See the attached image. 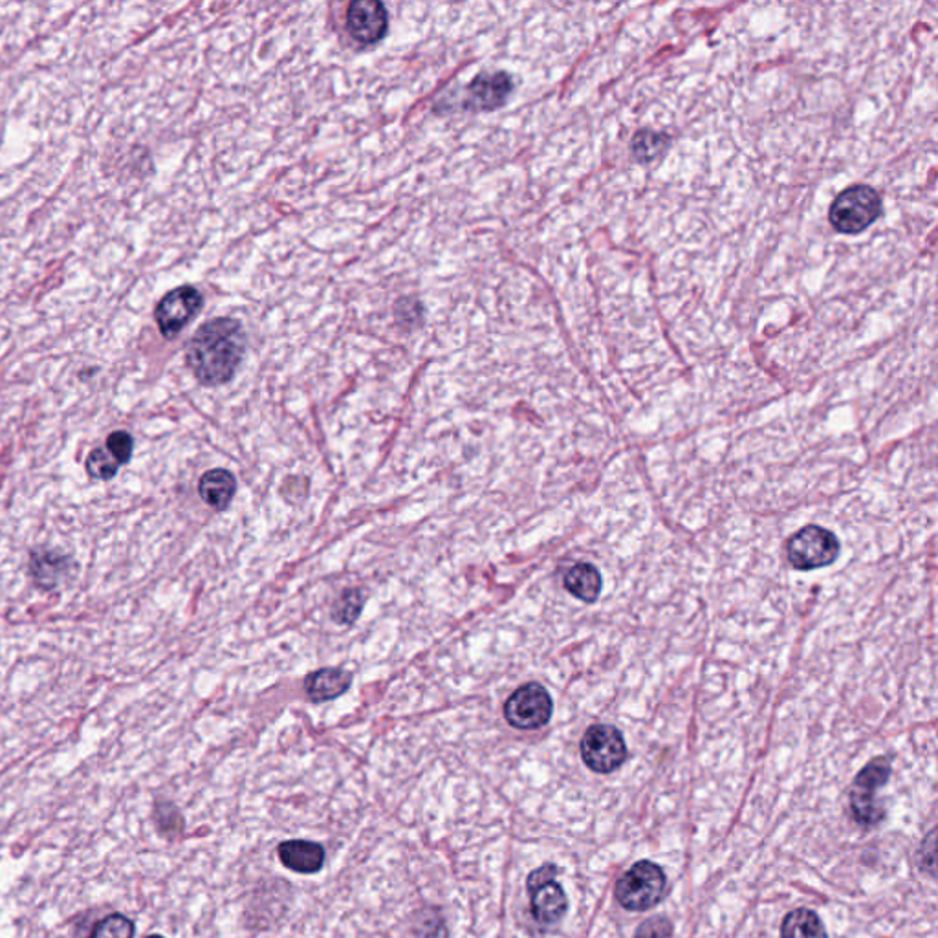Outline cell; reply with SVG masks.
<instances>
[{
	"instance_id": "cell-1",
	"label": "cell",
	"mask_w": 938,
	"mask_h": 938,
	"mask_svg": "<svg viewBox=\"0 0 938 938\" xmlns=\"http://www.w3.org/2000/svg\"><path fill=\"white\" fill-rule=\"evenodd\" d=\"M245 352V333L239 321H208L192 336L187 362L200 384L222 385L234 378Z\"/></svg>"
},
{
	"instance_id": "cell-2",
	"label": "cell",
	"mask_w": 938,
	"mask_h": 938,
	"mask_svg": "<svg viewBox=\"0 0 938 938\" xmlns=\"http://www.w3.org/2000/svg\"><path fill=\"white\" fill-rule=\"evenodd\" d=\"M880 215V192L860 184L839 192L828 211V221L839 234L858 235L871 228Z\"/></svg>"
},
{
	"instance_id": "cell-3",
	"label": "cell",
	"mask_w": 938,
	"mask_h": 938,
	"mask_svg": "<svg viewBox=\"0 0 938 938\" xmlns=\"http://www.w3.org/2000/svg\"><path fill=\"white\" fill-rule=\"evenodd\" d=\"M667 878L664 868L649 860L636 862L624 876L616 881L614 897L616 902L629 911L653 910L664 897Z\"/></svg>"
},
{
	"instance_id": "cell-4",
	"label": "cell",
	"mask_w": 938,
	"mask_h": 938,
	"mask_svg": "<svg viewBox=\"0 0 938 938\" xmlns=\"http://www.w3.org/2000/svg\"><path fill=\"white\" fill-rule=\"evenodd\" d=\"M891 777V763L887 758H876L856 775L852 783L849 806L854 822L863 827H873L884 820V811L876 803V792Z\"/></svg>"
},
{
	"instance_id": "cell-5",
	"label": "cell",
	"mask_w": 938,
	"mask_h": 938,
	"mask_svg": "<svg viewBox=\"0 0 938 938\" xmlns=\"http://www.w3.org/2000/svg\"><path fill=\"white\" fill-rule=\"evenodd\" d=\"M838 554V537L822 526H804L788 541V561L798 571H816L833 565Z\"/></svg>"
},
{
	"instance_id": "cell-6",
	"label": "cell",
	"mask_w": 938,
	"mask_h": 938,
	"mask_svg": "<svg viewBox=\"0 0 938 938\" xmlns=\"http://www.w3.org/2000/svg\"><path fill=\"white\" fill-rule=\"evenodd\" d=\"M558 867L547 863L536 868L526 881L530 892L531 915L541 926H554L565 916L568 910V898L563 887L555 881Z\"/></svg>"
},
{
	"instance_id": "cell-7",
	"label": "cell",
	"mask_w": 938,
	"mask_h": 938,
	"mask_svg": "<svg viewBox=\"0 0 938 938\" xmlns=\"http://www.w3.org/2000/svg\"><path fill=\"white\" fill-rule=\"evenodd\" d=\"M581 758L596 774H611L627 759L624 735L606 724L590 726L581 739Z\"/></svg>"
},
{
	"instance_id": "cell-8",
	"label": "cell",
	"mask_w": 938,
	"mask_h": 938,
	"mask_svg": "<svg viewBox=\"0 0 938 938\" xmlns=\"http://www.w3.org/2000/svg\"><path fill=\"white\" fill-rule=\"evenodd\" d=\"M554 704L547 689L539 684H526L517 689L504 704V717L515 729L531 731L548 724Z\"/></svg>"
},
{
	"instance_id": "cell-9",
	"label": "cell",
	"mask_w": 938,
	"mask_h": 938,
	"mask_svg": "<svg viewBox=\"0 0 938 938\" xmlns=\"http://www.w3.org/2000/svg\"><path fill=\"white\" fill-rule=\"evenodd\" d=\"M202 307V296L192 286H180L171 290L154 310L158 328L164 338L173 339L187 323L199 314Z\"/></svg>"
},
{
	"instance_id": "cell-10",
	"label": "cell",
	"mask_w": 938,
	"mask_h": 938,
	"mask_svg": "<svg viewBox=\"0 0 938 938\" xmlns=\"http://www.w3.org/2000/svg\"><path fill=\"white\" fill-rule=\"evenodd\" d=\"M387 10L378 0H355L347 10L350 36L362 45L378 42L387 34Z\"/></svg>"
},
{
	"instance_id": "cell-11",
	"label": "cell",
	"mask_w": 938,
	"mask_h": 938,
	"mask_svg": "<svg viewBox=\"0 0 938 938\" xmlns=\"http://www.w3.org/2000/svg\"><path fill=\"white\" fill-rule=\"evenodd\" d=\"M512 88V79L504 72L480 74L467 87L466 107L475 111L497 109L506 101Z\"/></svg>"
},
{
	"instance_id": "cell-12",
	"label": "cell",
	"mask_w": 938,
	"mask_h": 938,
	"mask_svg": "<svg viewBox=\"0 0 938 938\" xmlns=\"http://www.w3.org/2000/svg\"><path fill=\"white\" fill-rule=\"evenodd\" d=\"M279 860L286 868L301 873V875H314L321 871L325 863V851L320 843L304 841V839H290L279 846Z\"/></svg>"
},
{
	"instance_id": "cell-13",
	"label": "cell",
	"mask_w": 938,
	"mask_h": 938,
	"mask_svg": "<svg viewBox=\"0 0 938 938\" xmlns=\"http://www.w3.org/2000/svg\"><path fill=\"white\" fill-rule=\"evenodd\" d=\"M200 497L215 510H226L234 501L237 491V480L226 470H213L204 473L199 484Z\"/></svg>"
},
{
	"instance_id": "cell-14",
	"label": "cell",
	"mask_w": 938,
	"mask_h": 938,
	"mask_svg": "<svg viewBox=\"0 0 938 938\" xmlns=\"http://www.w3.org/2000/svg\"><path fill=\"white\" fill-rule=\"evenodd\" d=\"M350 688V675L343 670L315 671L307 678L304 689L314 702L338 699Z\"/></svg>"
},
{
	"instance_id": "cell-15",
	"label": "cell",
	"mask_w": 938,
	"mask_h": 938,
	"mask_svg": "<svg viewBox=\"0 0 938 938\" xmlns=\"http://www.w3.org/2000/svg\"><path fill=\"white\" fill-rule=\"evenodd\" d=\"M601 587H603L601 574L596 566L579 563L566 572L565 589L581 601L592 603V601L598 600Z\"/></svg>"
},
{
	"instance_id": "cell-16",
	"label": "cell",
	"mask_w": 938,
	"mask_h": 938,
	"mask_svg": "<svg viewBox=\"0 0 938 938\" xmlns=\"http://www.w3.org/2000/svg\"><path fill=\"white\" fill-rule=\"evenodd\" d=\"M781 938H828L822 918L811 910H793L785 916Z\"/></svg>"
},
{
	"instance_id": "cell-17",
	"label": "cell",
	"mask_w": 938,
	"mask_h": 938,
	"mask_svg": "<svg viewBox=\"0 0 938 938\" xmlns=\"http://www.w3.org/2000/svg\"><path fill=\"white\" fill-rule=\"evenodd\" d=\"M64 563L53 554H36L32 558V574L41 589H53L58 585Z\"/></svg>"
},
{
	"instance_id": "cell-18",
	"label": "cell",
	"mask_w": 938,
	"mask_h": 938,
	"mask_svg": "<svg viewBox=\"0 0 938 938\" xmlns=\"http://www.w3.org/2000/svg\"><path fill=\"white\" fill-rule=\"evenodd\" d=\"M90 938H135V924L127 916L109 915L96 924Z\"/></svg>"
},
{
	"instance_id": "cell-19",
	"label": "cell",
	"mask_w": 938,
	"mask_h": 938,
	"mask_svg": "<svg viewBox=\"0 0 938 938\" xmlns=\"http://www.w3.org/2000/svg\"><path fill=\"white\" fill-rule=\"evenodd\" d=\"M120 462L114 459L109 449H93L87 461V472L90 477L100 480H111L117 473Z\"/></svg>"
},
{
	"instance_id": "cell-20",
	"label": "cell",
	"mask_w": 938,
	"mask_h": 938,
	"mask_svg": "<svg viewBox=\"0 0 938 938\" xmlns=\"http://www.w3.org/2000/svg\"><path fill=\"white\" fill-rule=\"evenodd\" d=\"M363 606V595L360 590H347L334 606V620L338 624H354Z\"/></svg>"
},
{
	"instance_id": "cell-21",
	"label": "cell",
	"mask_w": 938,
	"mask_h": 938,
	"mask_svg": "<svg viewBox=\"0 0 938 938\" xmlns=\"http://www.w3.org/2000/svg\"><path fill=\"white\" fill-rule=\"evenodd\" d=\"M665 143H667L665 136L654 135V133H640L635 138L633 151H635V157L640 158V160H651V158L659 157Z\"/></svg>"
},
{
	"instance_id": "cell-22",
	"label": "cell",
	"mask_w": 938,
	"mask_h": 938,
	"mask_svg": "<svg viewBox=\"0 0 938 938\" xmlns=\"http://www.w3.org/2000/svg\"><path fill=\"white\" fill-rule=\"evenodd\" d=\"M673 935V924L664 916H653L641 922L636 929L635 938H671Z\"/></svg>"
},
{
	"instance_id": "cell-23",
	"label": "cell",
	"mask_w": 938,
	"mask_h": 938,
	"mask_svg": "<svg viewBox=\"0 0 938 938\" xmlns=\"http://www.w3.org/2000/svg\"><path fill=\"white\" fill-rule=\"evenodd\" d=\"M107 449L120 462V466L127 464L130 461V457H133V437L125 432L112 433L109 440H107Z\"/></svg>"
},
{
	"instance_id": "cell-24",
	"label": "cell",
	"mask_w": 938,
	"mask_h": 938,
	"mask_svg": "<svg viewBox=\"0 0 938 938\" xmlns=\"http://www.w3.org/2000/svg\"><path fill=\"white\" fill-rule=\"evenodd\" d=\"M147 938H164V937H160V935H151V937H147Z\"/></svg>"
}]
</instances>
